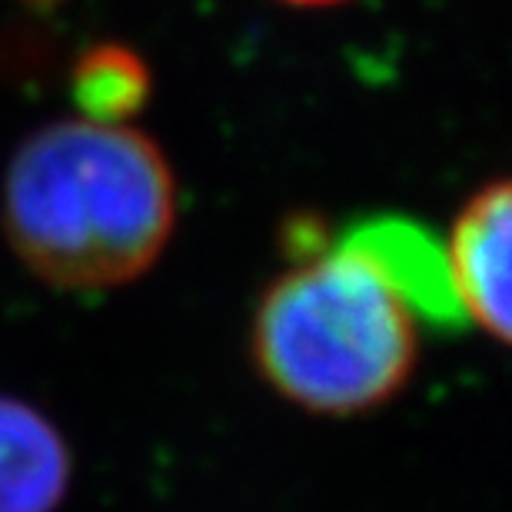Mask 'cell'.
<instances>
[{"label": "cell", "mask_w": 512, "mask_h": 512, "mask_svg": "<svg viewBox=\"0 0 512 512\" xmlns=\"http://www.w3.org/2000/svg\"><path fill=\"white\" fill-rule=\"evenodd\" d=\"M253 360L276 393L313 413L386 403L416 366V316L363 253L313 250L256 306Z\"/></svg>", "instance_id": "7a4b0ae2"}, {"label": "cell", "mask_w": 512, "mask_h": 512, "mask_svg": "<svg viewBox=\"0 0 512 512\" xmlns=\"http://www.w3.org/2000/svg\"><path fill=\"white\" fill-rule=\"evenodd\" d=\"M70 483V453L50 419L0 396V512H54Z\"/></svg>", "instance_id": "5b68a950"}, {"label": "cell", "mask_w": 512, "mask_h": 512, "mask_svg": "<svg viewBox=\"0 0 512 512\" xmlns=\"http://www.w3.org/2000/svg\"><path fill=\"white\" fill-rule=\"evenodd\" d=\"M509 183H486L466 200L446 260L459 310L499 343L509 340Z\"/></svg>", "instance_id": "3957f363"}, {"label": "cell", "mask_w": 512, "mask_h": 512, "mask_svg": "<svg viewBox=\"0 0 512 512\" xmlns=\"http://www.w3.org/2000/svg\"><path fill=\"white\" fill-rule=\"evenodd\" d=\"M173 217L167 157L124 124L60 120L10 160L7 240L60 290H107L140 276L167 247Z\"/></svg>", "instance_id": "6da1fadb"}, {"label": "cell", "mask_w": 512, "mask_h": 512, "mask_svg": "<svg viewBox=\"0 0 512 512\" xmlns=\"http://www.w3.org/2000/svg\"><path fill=\"white\" fill-rule=\"evenodd\" d=\"M283 4H296V7H330V4H343V0H283Z\"/></svg>", "instance_id": "52a82bcc"}, {"label": "cell", "mask_w": 512, "mask_h": 512, "mask_svg": "<svg viewBox=\"0 0 512 512\" xmlns=\"http://www.w3.org/2000/svg\"><path fill=\"white\" fill-rule=\"evenodd\" d=\"M27 4H50V0H27Z\"/></svg>", "instance_id": "ba28073f"}, {"label": "cell", "mask_w": 512, "mask_h": 512, "mask_svg": "<svg viewBox=\"0 0 512 512\" xmlns=\"http://www.w3.org/2000/svg\"><path fill=\"white\" fill-rule=\"evenodd\" d=\"M150 87L143 60L124 47H94L74 67V97L87 120L97 124H124L143 104Z\"/></svg>", "instance_id": "8992f818"}, {"label": "cell", "mask_w": 512, "mask_h": 512, "mask_svg": "<svg viewBox=\"0 0 512 512\" xmlns=\"http://www.w3.org/2000/svg\"><path fill=\"white\" fill-rule=\"evenodd\" d=\"M343 243L363 253L386 276L413 316H426L436 326H456L466 320L449 280L446 247H439L423 227L409 220L376 217L353 227Z\"/></svg>", "instance_id": "277c9868"}]
</instances>
